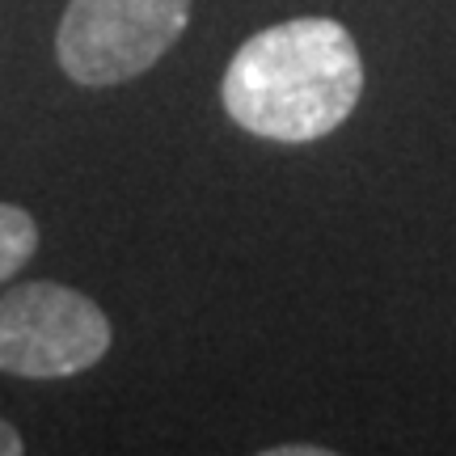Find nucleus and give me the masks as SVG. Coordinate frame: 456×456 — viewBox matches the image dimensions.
Returning a JSON list of instances; mask_svg holds the SVG:
<instances>
[{
  "instance_id": "1",
  "label": "nucleus",
  "mask_w": 456,
  "mask_h": 456,
  "mask_svg": "<svg viewBox=\"0 0 456 456\" xmlns=\"http://www.w3.org/2000/svg\"><path fill=\"white\" fill-rule=\"evenodd\" d=\"M363 94L351 30L330 17H292L254 34L228 64L220 102L249 135L309 144L342 127Z\"/></svg>"
},
{
  "instance_id": "2",
  "label": "nucleus",
  "mask_w": 456,
  "mask_h": 456,
  "mask_svg": "<svg viewBox=\"0 0 456 456\" xmlns=\"http://www.w3.org/2000/svg\"><path fill=\"white\" fill-rule=\"evenodd\" d=\"M191 26V0H68L55 34L60 68L85 89L152 68Z\"/></svg>"
},
{
  "instance_id": "3",
  "label": "nucleus",
  "mask_w": 456,
  "mask_h": 456,
  "mask_svg": "<svg viewBox=\"0 0 456 456\" xmlns=\"http://www.w3.org/2000/svg\"><path fill=\"white\" fill-rule=\"evenodd\" d=\"M110 351V322L89 296L34 279L0 296V372L60 380Z\"/></svg>"
},
{
  "instance_id": "4",
  "label": "nucleus",
  "mask_w": 456,
  "mask_h": 456,
  "mask_svg": "<svg viewBox=\"0 0 456 456\" xmlns=\"http://www.w3.org/2000/svg\"><path fill=\"white\" fill-rule=\"evenodd\" d=\"M38 249V224L26 208L0 203V283L13 279Z\"/></svg>"
},
{
  "instance_id": "5",
  "label": "nucleus",
  "mask_w": 456,
  "mask_h": 456,
  "mask_svg": "<svg viewBox=\"0 0 456 456\" xmlns=\"http://www.w3.org/2000/svg\"><path fill=\"white\" fill-rule=\"evenodd\" d=\"M21 452H26V444L17 436V427L0 419V456H21Z\"/></svg>"
},
{
  "instance_id": "6",
  "label": "nucleus",
  "mask_w": 456,
  "mask_h": 456,
  "mask_svg": "<svg viewBox=\"0 0 456 456\" xmlns=\"http://www.w3.org/2000/svg\"><path fill=\"white\" fill-rule=\"evenodd\" d=\"M271 456H326V448H317V444H309V448H271Z\"/></svg>"
}]
</instances>
